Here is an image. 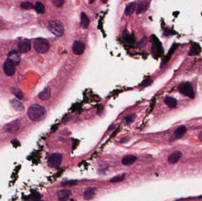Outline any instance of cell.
Returning a JSON list of instances; mask_svg holds the SVG:
<instances>
[{"label": "cell", "mask_w": 202, "mask_h": 201, "mask_svg": "<svg viewBox=\"0 0 202 201\" xmlns=\"http://www.w3.org/2000/svg\"><path fill=\"white\" fill-rule=\"evenodd\" d=\"M31 44L28 41H22L19 43L18 49L20 52H27L31 50Z\"/></svg>", "instance_id": "7c38bea8"}, {"label": "cell", "mask_w": 202, "mask_h": 201, "mask_svg": "<svg viewBox=\"0 0 202 201\" xmlns=\"http://www.w3.org/2000/svg\"><path fill=\"white\" fill-rule=\"evenodd\" d=\"M187 132V128L184 125L179 126L175 132V136L177 139L181 138Z\"/></svg>", "instance_id": "2e32d148"}, {"label": "cell", "mask_w": 202, "mask_h": 201, "mask_svg": "<svg viewBox=\"0 0 202 201\" xmlns=\"http://www.w3.org/2000/svg\"><path fill=\"white\" fill-rule=\"evenodd\" d=\"M16 66V65L15 63L12 60L8 58L5 60L4 64V66H3V69H4V72L5 74L8 76H11L13 75L15 73Z\"/></svg>", "instance_id": "8992f818"}, {"label": "cell", "mask_w": 202, "mask_h": 201, "mask_svg": "<svg viewBox=\"0 0 202 201\" xmlns=\"http://www.w3.org/2000/svg\"><path fill=\"white\" fill-rule=\"evenodd\" d=\"M199 139H200L201 141H202V132H201V133L199 134Z\"/></svg>", "instance_id": "4dcf8cb0"}, {"label": "cell", "mask_w": 202, "mask_h": 201, "mask_svg": "<svg viewBox=\"0 0 202 201\" xmlns=\"http://www.w3.org/2000/svg\"><path fill=\"white\" fill-rule=\"evenodd\" d=\"M71 194V192L68 189L60 190L57 193V197L60 201H66L68 200Z\"/></svg>", "instance_id": "8fae6325"}, {"label": "cell", "mask_w": 202, "mask_h": 201, "mask_svg": "<svg viewBox=\"0 0 202 201\" xmlns=\"http://www.w3.org/2000/svg\"><path fill=\"white\" fill-rule=\"evenodd\" d=\"M8 55L10 57H8L11 60H12L17 66L20 61V57L19 55L17 54V52L16 51H12L10 52V53L8 54Z\"/></svg>", "instance_id": "ffe728a7"}, {"label": "cell", "mask_w": 202, "mask_h": 201, "mask_svg": "<svg viewBox=\"0 0 202 201\" xmlns=\"http://www.w3.org/2000/svg\"><path fill=\"white\" fill-rule=\"evenodd\" d=\"M137 117V116L135 113H132V114L128 115L125 118L126 124L128 125L132 124L136 120Z\"/></svg>", "instance_id": "cb8c5ba5"}, {"label": "cell", "mask_w": 202, "mask_h": 201, "mask_svg": "<svg viewBox=\"0 0 202 201\" xmlns=\"http://www.w3.org/2000/svg\"><path fill=\"white\" fill-rule=\"evenodd\" d=\"M62 162V155L60 153H52L48 159V164L51 168L59 167Z\"/></svg>", "instance_id": "5b68a950"}, {"label": "cell", "mask_w": 202, "mask_h": 201, "mask_svg": "<svg viewBox=\"0 0 202 201\" xmlns=\"http://www.w3.org/2000/svg\"><path fill=\"white\" fill-rule=\"evenodd\" d=\"M51 96V89L50 87H46L39 95V98L42 101H46L49 99Z\"/></svg>", "instance_id": "4fadbf2b"}, {"label": "cell", "mask_w": 202, "mask_h": 201, "mask_svg": "<svg viewBox=\"0 0 202 201\" xmlns=\"http://www.w3.org/2000/svg\"><path fill=\"white\" fill-rule=\"evenodd\" d=\"M137 159V157L134 155L132 154L126 155L123 158L122 163L125 166H129L134 164L136 162Z\"/></svg>", "instance_id": "30bf717a"}, {"label": "cell", "mask_w": 202, "mask_h": 201, "mask_svg": "<svg viewBox=\"0 0 202 201\" xmlns=\"http://www.w3.org/2000/svg\"><path fill=\"white\" fill-rule=\"evenodd\" d=\"M89 19L87 15L85 13H82L80 15V25L81 27L84 28L86 29L88 28L89 25Z\"/></svg>", "instance_id": "9a60e30c"}, {"label": "cell", "mask_w": 202, "mask_h": 201, "mask_svg": "<svg viewBox=\"0 0 202 201\" xmlns=\"http://www.w3.org/2000/svg\"><path fill=\"white\" fill-rule=\"evenodd\" d=\"M21 126V124L19 120H14L8 124H7L4 126V129L5 132L10 133V134H14L17 133Z\"/></svg>", "instance_id": "52a82bcc"}, {"label": "cell", "mask_w": 202, "mask_h": 201, "mask_svg": "<svg viewBox=\"0 0 202 201\" xmlns=\"http://www.w3.org/2000/svg\"><path fill=\"white\" fill-rule=\"evenodd\" d=\"M34 8L39 14H43L45 11V7L44 5L40 2H37L34 5Z\"/></svg>", "instance_id": "44dd1931"}, {"label": "cell", "mask_w": 202, "mask_h": 201, "mask_svg": "<svg viewBox=\"0 0 202 201\" xmlns=\"http://www.w3.org/2000/svg\"><path fill=\"white\" fill-rule=\"evenodd\" d=\"M179 91L181 93L190 99L195 98V93L192 86L190 83H185L181 84L179 86Z\"/></svg>", "instance_id": "277c9868"}, {"label": "cell", "mask_w": 202, "mask_h": 201, "mask_svg": "<svg viewBox=\"0 0 202 201\" xmlns=\"http://www.w3.org/2000/svg\"><path fill=\"white\" fill-rule=\"evenodd\" d=\"M95 194V188H89L87 189L84 192V199L86 201H89L92 200Z\"/></svg>", "instance_id": "5bb4252c"}, {"label": "cell", "mask_w": 202, "mask_h": 201, "mask_svg": "<svg viewBox=\"0 0 202 201\" xmlns=\"http://www.w3.org/2000/svg\"><path fill=\"white\" fill-rule=\"evenodd\" d=\"M85 49V45L81 41H75L72 46L73 52L76 55H81L83 53Z\"/></svg>", "instance_id": "ba28073f"}, {"label": "cell", "mask_w": 202, "mask_h": 201, "mask_svg": "<svg viewBox=\"0 0 202 201\" xmlns=\"http://www.w3.org/2000/svg\"><path fill=\"white\" fill-rule=\"evenodd\" d=\"M46 110L45 107L35 104L29 107L27 115L32 121L40 122L46 117Z\"/></svg>", "instance_id": "6da1fadb"}, {"label": "cell", "mask_w": 202, "mask_h": 201, "mask_svg": "<svg viewBox=\"0 0 202 201\" xmlns=\"http://www.w3.org/2000/svg\"><path fill=\"white\" fill-rule=\"evenodd\" d=\"M201 51V47L198 44H196V43H194L190 50V51H189V55H198Z\"/></svg>", "instance_id": "7402d4cb"}, {"label": "cell", "mask_w": 202, "mask_h": 201, "mask_svg": "<svg viewBox=\"0 0 202 201\" xmlns=\"http://www.w3.org/2000/svg\"><path fill=\"white\" fill-rule=\"evenodd\" d=\"M125 179V175H119V176H116L115 177H113L111 179L110 182L111 183H117V182H120L123 181Z\"/></svg>", "instance_id": "484cf974"}, {"label": "cell", "mask_w": 202, "mask_h": 201, "mask_svg": "<svg viewBox=\"0 0 202 201\" xmlns=\"http://www.w3.org/2000/svg\"><path fill=\"white\" fill-rule=\"evenodd\" d=\"M49 29L51 32L57 37L63 35L65 28L61 23L56 21H51L49 23Z\"/></svg>", "instance_id": "3957f363"}, {"label": "cell", "mask_w": 202, "mask_h": 201, "mask_svg": "<svg viewBox=\"0 0 202 201\" xmlns=\"http://www.w3.org/2000/svg\"><path fill=\"white\" fill-rule=\"evenodd\" d=\"M77 183V181L75 180H70V181H66L65 182H63L62 185L63 186H73Z\"/></svg>", "instance_id": "83f0119b"}, {"label": "cell", "mask_w": 202, "mask_h": 201, "mask_svg": "<svg viewBox=\"0 0 202 201\" xmlns=\"http://www.w3.org/2000/svg\"><path fill=\"white\" fill-rule=\"evenodd\" d=\"M182 156V153L180 151H175L172 153L168 158V162L171 164L177 163Z\"/></svg>", "instance_id": "9c48e42d"}, {"label": "cell", "mask_w": 202, "mask_h": 201, "mask_svg": "<svg viewBox=\"0 0 202 201\" xmlns=\"http://www.w3.org/2000/svg\"><path fill=\"white\" fill-rule=\"evenodd\" d=\"M53 2L54 4V5L56 6H57V7H61L63 4L64 1H61V0H59V1H54Z\"/></svg>", "instance_id": "f546056e"}, {"label": "cell", "mask_w": 202, "mask_h": 201, "mask_svg": "<svg viewBox=\"0 0 202 201\" xmlns=\"http://www.w3.org/2000/svg\"><path fill=\"white\" fill-rule=\"evenodd\" d=\"M49 43L45 39L39 38L36 39L34 43V48L36 51L40 54L46 53L50 49Z\"/></svg>", "instance_id": "7a4b0ae2"}, {"label": "cell", "mask_w": 202, "mask_h": 201, "mask_svg": "<svg viewBox=\"0 0 202 201\" xmlns=\"http://www.w3.org/2000/svg\"><path fill=\"white\" fill-rule=\"evenodd\" d=\"M21 8L25 10H30L34 8V5L30 2H24L21 4Z\"/></svg>", "instance_id": "4316f807"}, {"label": "cell", "mask_w": 202, "mask_h": 201, "mask_svg": "<svg viewBox=\"0 0 202 201\" xmlns=\"http://www.w3.org/2000/svg\"><path fill=\"white\" fill-rule=\"evenodd\" d=\"M11 91L19 99L22 100L23 99V92H22V90L20 89L14 87V88H12L11 89Z\"/></svg>", "instance_id": "603a6c76"}, {"label": "cell", "mask_w": 202, "mask_h": 201, "mask_svg": "<svg viewBox=\"0 0 202 201\" xmlns=\"http://www.w3.org/2000/svg\"><path fill=\"white\" fill-rule=\"evenodd\" d=\"M11 104L13 106V107L17 111H22L24 109L23 105L17 100L14 99L11 101Z\"/></svg>", "instance_id": "d6986e66"}, {"label": "cell", "mask_w": 202, "mask_h": 201, "mask_svg": "<svg viewBox=\"0 0 202 201\" xmlns=\"http://www.w3.org/2000/svg\"><path fill=\"white\" fill-rule=\"evenodd\" d=\"M152 78L147 79V80H146L143 81V83L141 84V86H143V87L148 86H149L150 84H152Z\"/></svg>", "instance_id": "f1b7e54d"}, {"label": "cell", "mask_w": 202, "mask_h": 201, "mask_svg": "<svg viewBox=\"0 0 202 201\" xmlns=\"http://www.w3.org/2000/svg\"><path fill=\"white\" fill-rule=\"evenodd\" d=\"M136 3L134 2L129 3L127 6H126V14L128 16H131L135 11L136 9Z\"/></svg>", "instance_id": "e0dca14e"}, {"label": "cell", "mask_w": 202, "mask_h": 201, "mask_svg": "<svg viewBox=\"0 0 202 201\" xmlns=\"http://www.w3.org/2000/svg\"><path fill=\"white\" fill-rule=\"evenodd\" d=\"M164 102L170 108H175L176 107L177 104V101L175 99L170 97L166 98L164 99Z\"/></svg>", "instance_id": "ac0fdd59"}, {"label": "cell", "mask_w": 202, "mask_h": 201, "mask_svg": "<svg viewBox=\"0 0 202 201\" xmlns=\"http://www.w3.org/2000/svg\"><path fill=\"white\" fill-rule=\"evenodd\" d=\"M149 6V5L148 4H146L144 2L140 4L138 8V10H137V14H141V13L144 12L147 9Z\"/></svg>", "instance_id": "d4e9b609"}]
</instances>
